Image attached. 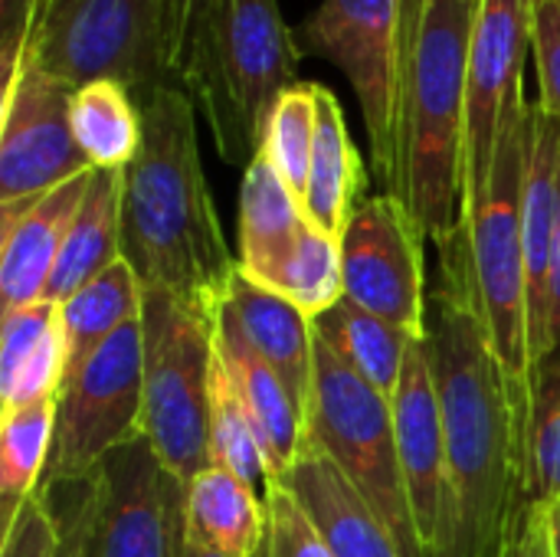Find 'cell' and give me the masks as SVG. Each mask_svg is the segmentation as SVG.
<instances>
[{
  "label": "cell",
  "instance_id": "12",
  "mask_svg": "<svg viewBox=\"0 0 560 557\" xmlns=\"http://www.w3.org/2000/svg\"><path fill=\"white\" fill-rule=\"evenodd\" d=\"M423 230L400 197H364L341 233L345 299L397 325L410 338H427V256Z\"/></svg>",
  "mask_w": 560,
  "mask_h": 557
},
{
  "label": "cell",
  "instance_id": "37",
  "mask_svg": "<svg viewBox=\"0 0 560 557\" xmlns=\"http://www.w3.org/2000/svg\"><path fill=\"white\" fill-rule=\"evenodd\" d=\"M59 529V552L56 557H89L85 555V532H82V496H85V479L82 483H66L52 486L46 492H36Z\"/></svg>",
  "mask_w": 560,
  "mask_h": 557
},
{
  "label": "cell",
  "instance_id": "18",
  "mask_svg": "<svg viewBox=\"0 0 560 557\" xmlns=\"http://www.w3.org/2000/svg\"><path fill=\"white\" fill-rule=\"evenodd\" d=\"M226 305L233 309L249 345L279 374L302 417H308L315 387V325L289 299L253 282L240 266L226 286Z\"/></svg>",
  "mask_w": 560,
  "mask_h": 557
},
{
  "label": "cell",
  "instance_id": "19",
  "mask_svg": "<svg viewBox=\"0 0 560 557\" xmlns=\"http://www.w3.org/2000/svg\"><path fill=\"white\" fill-rule=\"evenodd\" d=\"M282 483L312 515L335 557H404L394 535L322 446L308 443Z\"/></svg>",
  "mask_w": 560,
  "mask_h": 557
},
{
  "label": "cell",
  "instance_id": "11",
  "mask_svg": "<svg viewBox=\"0 0 560 557\" xmlns=\"http://www.w3.org/2000/svg\"><path fill=\"white\" fill-rule=\"evenodd\" d=\"M82 532L89 557H177L184 489L148 437L108 453L85 479Z\"/></svg>",
  "mask_w": 560,
  "mask_h": 557
},
{
  "label": "cell",
  "instance_id": "22",
  "mask_svg": "<svg viewBox=\"0 0 560 557\" xmlns=\"http://www.w3.org/2000/svg\"><path fill=\"white\" fill-rule=\"evenodd\" d=\"M305 227L302 200L282 184L272 164L256 154L243 171L240 190V269L269 289L295 253Z\"/></svg>",
  "mask_w": 560,
  "mask_h": 557
},
{
  "label": "cell",
  "instance_id": "6",
  "mask_svg": "<svg viewBox=\"0 0 560 557\" xmlns=\"http://www.w3.org/2000/svg\"><path fill=\"white\" fill-rule=\"evenodd\" d=\"M308 443L322 446L351 479L404 557H427L413 525L397 453L394 407L315 335V387L305 417Z\"/></svg>",
  "mask_w": 560,
  "mask_h": 557
},
{
  "label": "cell",
  "instance_id": "28",
  "mask_svg": "<svg viewBox=\"0 0 560 557\" xmlns=\"http://www.w3.org/2000/svg\"><path fill=\"white\" fill-rule=\"evenodd\" d=\"M56 430V397L26 404L3 414L0 423V502H3V532L13 525L20 506L36 496L49 446Z\"/></svg>",
  "mask_w": 560,
  "mask_h": 557
},
{
  "label": "cell",
  "instance_id": "4",
  "mask_svg": "<svg viewBox=\"0 0 560 557\" xmlns=\"http://www.w3.org/2000/svg\"><path fill=\"white\" fill-rule=\"evenodd\" d=\"M299 49L279 0H217L190 30L177 85L210 121L226 164L262 151L269 115L295 82Z\"/></svg>",
  "mask_w": 560,
  "mask_h": 557
},
{
  "label": "cell",
  "instance_id": "29",
  "mask_svg": "<svg viewBox=\"0 0 560 557\" xmlns=\"http://www.w3.org/2000/svg\"><path fill=\"white\" fill-rule=\"evenodd\" d=\"M548 499H560V341L532 368L525 420V506Z\"/></svg>",
  "mask_w": 560,
  "mask_h": 557
},
{
  "label": "cell",
  "instance_id": "38",
  "mask_svg": "<svg viewBox=\"0 0 560 557\" xmlns=\"http://www.w3.org/2000/svg\"><path fill=\"white\" fill-rule=\"evenodd\" d=\"M499 557H551V538H548V512L545 502H532L518 512L512 535Z\"/></svg>",
  "mask_w": 560,
  "mask_h": 557
},
{
  "label": "cell",
  "instance_id": "9",
  "mask_svg": "<svg viewBox=\"0 0 560 557\" xmlns=\"http://www.w3.org/2000/svg\"><path fill=\"white\" fill-rule=\"evenodd\" d=\"M299 56L335 62L351 82L371 141V167L394 194L404 92V0H322L295 30Z\"/></svg>",
  "mask_w": 560,
  "mask_h": 557
},
{
  "label": "cell",
  "instance_id": "10",
  "mask_svg": "<svg viewBox=\"0 0 560 557\" xmlns=\"http://www.w3.org/2000/svg\"><path fill=\"white\" fill-rule=\"evenodd\" d=\"M144 335L141 318L108 338L56 397L49 463L36 492L89 479L108 453L144 437Z\"/></svg>",
  "mask_w": 560,
  "mask_h": 557
},
{
  "label": "cell",
  "instance_id": "25",
  "mask_svg": "<svg viewBox=\"0 0 560 557\" xmlns=\"http://www.w3.org/2000/svg\"><path fill=\"white\" fill-rule=\"evenodd\" d=\"M62 328H66V381L69 384L95 355L98 348L115 338L128 322L141 318L144 289L135 269L121 259L89 286H82L62 305Z\"/></svg>",
  "mask_w": 560,
  "mask_h": 557
},
{
  "label": "cell",
  "instance_id": "20",
  "mask_svg": "<svg viewBox=\"0 0 560 557\" xmlns=\"http://www.w3.org/2000/svg\"><path fill=\"white\" fill-rule=\"evenodd\" d=\"M66 381V328L56 302L3 312L0 328V404L3 414L59 397Z\"/></svg>",
  "mask_w": 560,
  "mask_h": 557
},
{
  "label": "cell",
  "instance_id": "27",
  "mask_svg": "<svg viewBox=\"0 0 560 557\" xmlns=\"http://www.w3.org/2000/svg\"><path fill=\"white\" fill-rule=\"evenodd\" d=\"M69 121L79 151L95 171H125L144 138L141 105L128 85L115 79H95L72 92Z\"/></svg>",
  "mask_w": 560,
  "mask_h": 557
},
{
  "label": "cell",
  "instance_id": "36",
  "mask_svg": "<svg viewBox=\"0 0 560 557\" xmlns=\"http://www.w3.org/2000/svg\"><path fill=\"white\" fill-rule=\"evenodd\" d=\"M46 0H0V85L20 69Z\"/></svg>",
  "mask_w": 560,
  "mask_h": 557
},
{
  "label": "cell",
  "instance_id": "35",
  "mask_svg": "<svg viewBox=\"0 0 560 557\" xmlns=\"http://www.w3.org/2000/svg\"><path fill=\"white\" fill-rule=\"evenodd\" d=\"M59 552V529L52 522L49 506L39 496H30L13 525L3 532L0 557H56Z\"/></svg>",
  "mask_w": 560,
  "mask_h": 557
},
{
  "label": "cell",
  "instance_id": "43",
  "mask_svg": "<svg viewBox=\"0 0 560 557\" xmlns=\"http://www.w3.org/2000/svg\"><path fill=\"white\" fill-rule=\"evenodd\" d=\"M177 557H217V555H207V552L194 548V545L184 538V532H180V542H177Z\"/></svg>",
  "mask_w": 560,
  "mask_h": 557
},
{
  "label": "cell",
  "instance_id": "7",
  "mask_svg": "<svg viewBox=\"0 0 560 557\" xmlns=\"http://www.w3.org/2000/svg\"><path fill=\"white\" fill-rule=\"evenodd\" d=\"M217 318V315H213ZM213 318L164 292H144V417L141 430L161 466L187 489L207 453Z\"/></svg>",
  "mask_w": 560,
  "mask_h": 557
},
{
  "label": "cell",
  "instance_id": "1",
  "mask_svg": "<svg viewBox=\"0 0 560 557\" xmlns=\"http://www.w3.org/2000/svg\"><path fill=\"white\" fill-rule=\"evenodd\" d=\"M427 302V355L436 384L453 506V557H499L525 506V407L482 325L466 223L436 246Z\"/></svg>",
  "mask_w": 560,
  "mask_h": 557
},
{
  "label": "cell",
  "instance_id": "8",
  "mask_svg": "<svg viewBox=\"0 0 560 557\" xmlns=\"http://www.w3.org/2000/svg\"><path fill=\"white\" fill-rule=\"evenodd\" d=\"M72 89L115 79L144 102L167 76V0H46L26 49Z\"/></svg>",
  "mask_w": 560,
  "mask_h": 557
},
{
  "label": "cell",
  "instance_id": "41",
  "mask_svg": "<svg viewBox=\"0 0 560 557\" xmlns=\"http://www.w3.org/2000/svg\"><path fill=\"white\" fill-rule=\"evenodd\" d=\"M427 3L430 0H404V69H407V62L413 56V43H417L420 23H423Z\"/></svg>",
  "mask_w": 560,
  "mask_h": 557
},
{
  "label": "cell",
  "instance_id": "33",
  "mask_svg": "<svg viewBox=\"0 0 560 557\" xmlns=\"http://www.w3.org/2000/svg\"><path fill=\"white\" fill-rule=\"evenodd\" d=\"M269 535L262 557H335L331 545L285 483H266Z\"/></svg>",
  "mask_w": 560,
  "mask_h": 557
},
{
  "label": "cell",
  "instance_id": "23",
  "mask_svg": "<svg viewBox=\"0 0 560 557\" xmlns=\"http://www.w3.org/2000/svg\"><path fill=\"white\" fill-rule=\"evenodd\" d=\"M368 174L358 144L351 141L345 108L328 85H318V128L308 164V184L302 197V210L308 223L325 230L341 243V233L354 210L361 207Z\"/></svg>",
  "mask_w": 560,
  "mask_h": 557
},
{
  "label": "cell",
  "instance_id": "24",
  "mask_svg": "<svg viewBox=\"0 0 560 557\" xmlns=\"http://www.w3.org/2000/svg\"><path fill=\"white\" fill-rule=\"evenodd\" d=\"M121 194H125V171H92L89 194L82 200L79 217L66 236V246L56 259L49 286L43 292L46 302L62 305L82 286L108 272L115 263L125 259L121 253Z\"/></svg>",
  "mask_w": 560,
  "mask_h": 557
},
{
  "label": "cell",
  "instance_id": "30",
  "mask_svg": "<svg viewBox=\"0 0 560 557\" xmlns=\"http://www.w3.org/2000/svg\"><path fill=\"white\" fill-rule=\"evenodd\" d=\"M207 453H210V466H220L249 486H256L259 476L266 483V460H262V446H259L253 417H249L230 371L223 368L220 355L213 358V374H210Z\"/></svg>",
  "mask_w": 560,
  "mask_h": 557
},
{
  "label": "cell",
  "instance_id": "39",
  "mask_svg": "<svg viewBox=\"0 0 560 557\" xmlns=\"http://www.w3.org/2000/svg\"><path fill=\"white\" fill-rule=\"evenodd\" d=\"M217 0H167V76L171 85H177V69L190 39V30L197 20L213 7Z\"/></svg>",
  "mask_w": 560,
  "mask_h": 557
},
{
  "label": "cell",
  "instance_id": "34",
  "mask_svg": "<svg viewBox=\"0 0 560 557\" xmlns=\"http://www.w3.org/2000/svg\"><path fill=\"white\" fill-rule=\"evenodd\" d=\"M532 56L538 72V105L560 118V0H535Z\"/></svg>",
  "mask_w": 560,
  "mask_h": 557
},
{
  "label": "cell",
  "instance_id": "17",
  "mask_svg": "<svg viewBox=\"0 0 560 557\" xmlns=\"http://www.w3.org/2000/svg\"><path fill=\"white\" fill-rule=\"evenodd\" d=\"M213 345H217V355H220L223 368L230 371V378L253 417V427H256V437L262 446V460H266V483H282L308 446L305 417L299 414V407H295L292 394L285 391V384L279 381V374L249 345V338L240 328L226 299L220 302L217 318H213Z\"/></svg>",
  "mask_w": 560,
  "mask_h": 557
},
{
  "label": "cell",
  "instance_id": "31",
  "mask_svg": "<svg viewBox=\"0 0 560 557\" xmlns=\"http://www.w3.org/2000/svg\"><path fill=\"white\" fill-rule=\"evenodd\" d=\"M315 128H318V82H292L279 95L269 115L259 154L272 164V171L299 200L305 197V184H308Z\"/></svg>",
  "mask_w": 560,
  "mask_h": 557
},
{
  "label": "cell",
  "instance_id": "26",
  "mask_svg": "<svg viewBox=\"0 0 560 557\" xmlns=\"http://www.w3.org/2000/svg\"><path fill=\"white\" fill-rule=\"evenodd\" d=\"M312 325H315V335L341 361H348L381 397L394 401L400 378H404L407 351L417 338H410L397 325L371 315L368 309L348 299H341L335 309L318 315Z\"/></svg>",
  "mask_w": 560,
  "mask_h": 557
},
{
  "label": "cell",
  "instance_id": "13",
  "mask_svg": "<svg viewBox=\"0 0 560 557\" xmlns=\"http://www.w3.org/2000/svg\"><path fill=\"white\" fill-rule=\"evenodd\" d=\"M0 92V204L39 197L92 171L72 135L69 102L75 89L69 82L26 53Z\"/></svg>",
  "mask_w": 560,
  "mask_h": 557
},
{
  "label": "cell",
  "instance_id": "21",
  "mask_svg": "<svg viewBox=\"0 0 560 557\" xmlns=\"http://www.w3.org/2000/svg\"><path fill=\"white\" fill-rule=\"evenodd\" d=\"M269 535L266 499L240 476L207 466L184 489V538L217 557H262Z\"/></svg>",
  "mask_w": 560,
  "mask_h": 557
},
{
  "label": "cell",
  "instance_id": "40",
  "mask_svg": "<svg viewBox=\"0 0 560 557\" xmlns=\"http://www.w3.org/2000/svg\"><path fill=\"white\" fill-rule=\"evenodd\" d=\"M560 341V233L555 243L551 276H548V351Z\"/></svg>",
  "mask_w": 560,
  "mask_h": 557
},
{
  "label": "cell",
  "instance_id": "2",
  "mask_svg": "<svg viewBox=\"0 0 560 557\" xmlns=\"http://www.w3.org/2000/svg\"><path fill=\"white\" fill-rule=\"evenodd\" d=\"M138 105L144 138L125 167V263L144 292L174 295L213 318L240 263L230 256L203 177L197 105L180 85H161Z\"/></svg>",
  "mask_w": 560,
  "mask_h": 557
},
{
  "label": "cell",
  "instance_id": "16",
  "mask_svg": "<svg viewBox=\"0 0 560 557\" xmlns=\"http://www.w3.org/2000/svg\"><path fill=\"white\" fill-rule=\"evenodd\" d=\"M95 171V167H92ZM92 171L26 200L0 204V299L3 312L43 299L72 220L89 194Z\"/></svg>",
  "mask_w": 560,
  "mask_h": 557
},
{
  "label": "cell",
  "instance_id": "32",
  "mask_svg": "<svg viewBox=\"0 0 560 557\" xmlns=\"http://www.w3.org/2000/svg\"><path fill=\"white\" fill-rule=\"evenodd\" d=\"M276 295L289 299L302 315L312 322L335 309L345 299V276H341V243L308 223L295 253L285 259L282 272L269 286Z\"/></svg>",
  "mask_w": 560,
  "mask_h": 557
},
{
  "label": "cell",
  "instance_id": "3",
  "mask_svg": "<svg viewBox=\"0 0 560 557\" xmlns=\"http://www.w3.org/2000/svg\"><path fill=\"white\" fill-rule=\"evenodd\" d=\"M476 7L479 0H430L404 69L394 197L433 246L466 220V76Z\"/></svg>",
  "mask_w": 560,
  "mask_h": 557
},
{
  "label": "cell",
  "instance_id": "15",
  "mask_svg": "<svg viewBox=\"0 0 560 557\" xmlns=\"http://www.w3.org/2000/svg\"><path fill=\"white\" fill-rule=\"evenodd\" d=\"M397 427V453L410 496L413 525L427 557H453L456 548V506L450 456L443 437V417L436 384L430 371L427 341H413L407 351L400 387L390 401Z\"/></svg>",
  "mask_w": 560,
  "mask_h": 557
},
{
  "label": "cell",
  "instance_id": "42",
  "mask_svg": "<svg viewBox=\"0 0 560 557\" xmlns=\"http://www.w3.org/2000/svg\"><path fill=\"white\" fill-rule=\"evenodd\" d=\"M548 512V538H551V557H560V499L545 502Z\"/></svg>",
  "mask_w": 560,
  "mask_h": 557
},
{
  "label": "cell",
  "instance_id": "14",
  "mask_svg": "<svg viewBox=\"0 0 560 557\" xmlns=\"http://www.w3.org/2000/svg\"><path fill=\"white\" fill-rule=\"evenodd\" d=\"M532 10L535 0H479L476 7L466 76V204L486 190L505 112L525 89Z\"/></svg>",
  "mask_w": 560,
  "mask_h": 557
},
{
  "label": "cell",
  "instance_id": "5",
  "mask_svg": "<svg viewBox=\"0 0 560 557\" xmlns=\"http://www.w3.org/2000/svg\"><path fill=\"white\" fill-rule=\"evenodd\" d=\"M532 141V102L525 89L512 98L492 174L486 190L466 204V240L472 259V282L482 312L489 345L525 407L528 420V378H532V341H528V269L522 236V187Z\"/></svg>",
  "mask_w": 560,
  "mask_h": 557
}]
</instances>
